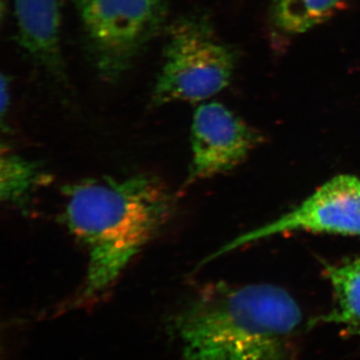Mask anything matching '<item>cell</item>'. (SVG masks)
<instances>
[{"label": "cell", "instance_id": "6da1fadb", "mask_svg": "<svg viewBox=\"0 0 360 360\" xmlns=\"http://www.w3.org/2000/svg\"><path fill=\"white\" fill-rule=\"evenodd\" d=\"M65 200L66 226L89 253L79 302L110 290L174 210L167 187L146 174L84 180L66 187Z\"/></svg>", "mask_w": 360, "mask_h": 360}, {"label": "cell", "instance_id": "7a4b0ae2", "mask_svg": "<svg viewBox=\"0 0 360 360\" xmlns=\"http://www.w3.org/2000/svg\"><path fill=\"white\" fill-rule=\"evenodd\" d=\"M302 312L274 284H210L174 319L182 360H293Z\"/></svg>", "mask_w": 360, "mask_h": 360}, {"label": "cell", "instance_id": "3957f363", "mask_svg": "<svg viewBox=\"0 0 360 360\" xmlns=\"http://www.w3.org/2000/svg\"><path fill=\"white\" fill-rule=\"evenodd\" d=\"M236 63V51L217 37L206 16H182L168 28L153 103L205 101L229 86Z\"/></svg>", "mask_w": 360, "mask_h": 360}, {"label": "cell", "instance_id": "277c9868", "mask_svg": "<svg viewBox=\"0 0 360 360\" xmlns=\"http://www.w3.org/2000/svg\"><path fill=\"white\" fill-rule=\"evenodd\" d=\"M90 56L99 75L116 80L160 32L167 0H77Z\"/></svg>", "mask_w": 360, "mask_h": 360}, {"label": "cell", "instance_id": "5b68a950", "mask_svg": "<svg viewBox=\"0 0 360 360\" xmlns=\"http://www.w3.org/2000/svg\"><path fill=\"white\" fill-rule=\"evenodd\" d=\"M293 231L360 236V177H333L293 210L232 239L205 262L255 241Z\"/></svg>", "mask_w": 360, "mask_h": 360}, {"label": "cell", "instance_id": "8992f818", "mask_svg": "<svg viewBox=\"0 0 360 360\" xmlns=\"http://www.w3.org/2000/svg\"><path fill=\"white\" fill-rule=\"evenodd\" d=\"M262 141L257 129L224 104H201L191 127L193 158L186 184L231 172Z\"/></svg>", "mask_w": 360, "mask_h": 360}, {"label": "cell", "instance_id": "52a82bcc", "mask_svg": "<svg viewBox=\"0 0 360 360\" xmlns=\"http://www.w3.org/2000/svg\"><path fill=\"white\" fill-rule=\"evenodd\" d=\"M13 11L22 49L51 75H63L60 0H13Z\"/></svg>", "mask_w": 360, "mask_h": 360}, {"label": "cell", "instance_id": "ba28073f", "mask_svg": "<svg viewBox=\"0 0 360 360\" xmlns=\"http://www.w3.org/2000/svg\"><path fill=\"white\" fill-rule=\"evenodd\" d=\"M324 276L333 288L335 307L323 321L360 335V257L326 265Z\"/></svg>", "mask_w": 360, "mask_h": 360}, {"label": "cell", "instance_id": "9c48e42d", "mask_svg": "<svg viewBox=\"0 0 360 360\" xmlns=\"http://www.w3.org/2000/svg\"><path fill=\"white\" fill-rule=\"evenodd\" d=\"M355 0H272V26L288 37L302 34L330 20Z\"/></svg>", "mask_w": 360, "mask_h": 360}, {"label": "cell", "instance_id": "30bf717a", "mask_svg": "<svg viewBox=\"0 0 360 360\" xmlns=\"http://www.w3.org/2000/svg\"><path fill=\"white\" fill-rule=\"evenodd\" d=\"M40 168L32 160L2 151L0 160V194L4 202L25 207L34 189L44 179Z\"/></svg>", "mask_w": 360, "mask_h": 360}]
</instances>
